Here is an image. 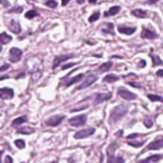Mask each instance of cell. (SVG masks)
<instances>
[{
  "mask_svg": "<svg viewBox=\"0 0 163 163\" xmlns=\"http://www.w3.org/2000/svg\"><path fill=\"white\" fill-rule=\"evenodd\" d=\"M127 107L124 105H121L116 107L112 112L110 116V121L111 123H116L126 115L127 113Z\"/></svg>",
  "mask_w": 163,
  "mask_h": 163,
  "instance_id": "1",
  "label": "cell"
},
{
  "mask_svg": "<svg viewBox=\"0 0 163 163\" xmlns=\"http://www.w3.org/2000/svg\"><path fill=\"white\" fill-rule=\"evenodd\" d=\"M22 51L17 47H12L9 51V61L13 63H16L21 61L22 56Z\"/></svg>",
  "mask_w": 163,
  "mask_h": 163,
  "instance_id": "2",
  "label": "cell"
},
{
  "mask_svg": "<svg viewBox=\"0 0 163 163\" xmlns=\"http://www.w3.org/2000/svg\"><path fill=\"white\" fill-rule=\"evenodd\" d=\"M87 119V115L83 114L71 118L68 121V122L72 126L79 127L81 126H84L86 123Z\"/></svg>",
  "mask_w": 163,
  "mask_h": 163,
  "instance_id": "3",
  "label": "cell"
},
{
  "mask_svg": "<svg viewBox=\"0 0 163 163\" xmlns=\"http://www.w3.org/2000/svg\"><path fill=\"white\" fill-rule=\"evenodd\" d=\"M96 129L94 128H87V129H82L75 133V138L79 140V139H84L85 138H87L93 135L95 132Z\"/></svg>",
  "mask_w": 163,
  "mask_h": 163,
  "instance_id": "4",
  "label": "cell"
},
{
  "mask_svg": "<svg viewBox=\"0 0 163 163\" xmlns=\"http://www.w3.org/2000/svg\"><path fill=\"white\" fill-rule=\"evenodd\" d=\"M98 77L96 76L94 74H90L89 75H88L85 80L77 87L78 90L84 89L89 87L93 84H94L96 80H98Z\"/></svg>",
  "mask_w": 163,
  "mask_h": 163,
  "instance_id": "5",
  "label": "cell"
},
{
  "mask_svg": "<svg viewBox=\"0 0 163 163\" xmlns=\"http://www.w3.org/2000/svg\"><path fill=\"white\" fill-rule=\"evenodd\" d=\"M65 116L62 115H54L49 118L46 121V124L49 126L52 127H56L58 126L59 124H61V122L65 119Z\"/></svg>",
  "mask_w": 163,
  "mask_h": 163,
  "instance_id": "6",
  "label": "cell"
},
{
  "mask_svg": "<svg viewBox=\"0 0 163 163\" xmlns=\"http://www.w3.org/2000/svg\"><path fill=\"white\" fill-rule=\"evenodd\" d=\"M73 57V54H72L56 56L53 61L52 70H54L55 68L58 67L59 66V65H60L61 63H63L65 61L69 60L70 59H71Z\"/></svg>",
  "mask_w": 163,
  "mask_h": 163,
  "instance_id": "7",
  "label": "cell"
},
{
  "mask_svg": "<svg viewBox=\"0 0 163 163\" xmlns=\"http://www.w3.org/2000/svg\"><path fill=\"white\" fill-rule=\"evenodd\" d=\"M140 36L142 39H147L151 40L157 39L159 37V35L156 32L146 27L143 28Z\"/></svg>",
  "mask_w": 163,
  "mask_h": 163,
  "instance_id": "8",
  "label": "cell"
},
{
  "mask_svg": "<svg viewBox=\"0 0 163 163\" xmlns=\"http://www.w3.org/2000/svg\"><path fill=\"white\" fill-rule=\"evenodd\" d=\"M29 73L31 74V79L33 81H38L43 75V68L41 65L35 66L31 70H29Z\"/></svg>",
  "mask_w": 163,
  "mask_h": 163,
  "instance_id": "9",
  "label": "cell"
},
{
  "mask_svg": "<svg viewBox=\"0 0 163 163\" xmlns=\"http://www.w3.org/2000/svg\"><path fill=\"white\" fill-rule=\"evenodd\" d=\"M117 147V144L115 143H111L107 149V154L108 156L107 163H115V152Z\"/></svg>",
  "mask_w": 163,
  "mask_h": 163,
  "instance_id": "10",
  "label": "cell"
},
{
  "mask_svg": "<svg viewBox=\"0 0 163 163\" xmlns=\"http://www.w3.org/2000/svg\"><path fill=\"white\" fill-rule=\"evenodd\" d=\"M117 93L118 96H120L123 99L129 101L134 100L137 98V96L135 94L125 89H121L118 91Z\"/></svg>",
  "mask_w": 163,
  "mask_h": 163,
  "instance_id": "11",
  "label": "cell"
},
{
  "mask_svg": "<svg viewBox=\"0 0 163 163\" xmlns=\"http://www.w3.org/2000/svg\"><path fill=\"white\" fill-rule=\"evenodd\" d=\"M163 148V137H161L159 139L154 140V141L151 142L146 147L147 151L151 150H159Z\"/></svg>",
  "mask_w": 163,
  "mask_h": 163,
  "instance_id": "12",
  "label": "cell"
},
{
  "mask_svg": "<svg viewBox=\"0 0 163 163\" xmlns=\"http://www.w3.org/2000/svg\"><path fill=\"white\" fill-rule=\"evenodd\" d=\"M14 96V92L12 89L8 87L2 88L0 89V98L2 99H10Z\"/></svg>",
  "mask_w": 163,
  "mask_h": 163,
  "instance_id": "13",
  "label": "cell"
},
{
  "mask_svg": "<svg viewBox=\"0 0 163 163\" xmlns=\"http://www.w3.org/2000/svg\"><path fill=\"white\" fill-rule=\"evenodd\" d=\"M8 27L9 30L14 34L18 35L21 32V27L20 24L19 23V22L16 21L13 19L11 20L8 26Z\"/></svg>",
  "mask_w": 163,
  "mask_h": 163,
  "instance_id": "14",
  "label": "cell"
},
{
  "mask_svg": "<svg viewBox=\"0 0 163 163\" xmlns=\"http://www.w3.org/2000/svg\"><path fill=\"white\" fill-rule=\"evenodd\" d=\"M117 29H118V33L127 35V36H130V35H132V34H134L136 32L137 27L118 26L117 27Z\"/></svg>",
  "mask_w": 163,
  "mask_h": 163,
  "instance_id": "15",
  "label": "cell"
},
{
  "mask_svg": "<svg viewBox=\"0 0 163 163\" xmlns=\"http://www.w3.org/2000/svg\"><path fill=\"white\" fill-rule=\"evenodd\" d=\"M112 96L107 93H99L97 94L96 99H94L93 104L94 105H99L101 103H103L105 101H107L111 98Z\"/></svg>",
  "mask_w": 163,
  "mask_h": 163,
  "instance_id": "16",
  "label": "cell"
},
{
  "mask_svg": "<svg viewBox=\"0 0 163 163\" xmlns=\"http://www.w3.org/2000/svg\"><path fill=\"white\" fill-rule=\"evenodd\" d=\"M131 13L135 17L138 19H146L149 18V16L148 12L146 10H143L142 9H135L131 11Z\"/></svg>",
  "mask_w": 163,
  "mask_h": 163,
  "instance_id": "17",
  "label": "cell"
},
{
  "mask_svg": "<svg viewBox=\"0 0 163 163\" xmlns=\"http://www.w3.org/2000/svg\"><path fill=\"white\" fill-rule=\"evenodd\" d=\"M84 77V74L81 73V74H79V75H78L77 76L71 77V78L66 80V81L65 82V85H66V87H70L71 85H73L74 84L79 82L80 80H82V79H83Z\"/></svg>",
  "mask_w": 163,
  "mask_h": 163,
  "instance_id": "18",
  "label": "cell"
},
{
  "mask_svg": "<svg viewBox=\"0 0 163 163\" xmlns=\"http://www.w3.org/2000/svg\"><path fill=\"white\" fill-rule=\"evenodd\" d=\"M113 65V63L112 61H108L100 65L97 69V72L99 73H103L108 71Z\"/></svg>",
  "mask_w": 163,
  "mask_h": 163,
  "instance_id": "19",
  "label": "cell"
},
{
  "mask_svg": "<svg viewBox=\"0 0 163 163\" xmlns=\"http://www.w3.org/2000/svg\"><path fill=\"white\" fill-rule=\"evenodd\" d=\"M121 7L119 6H114L111 7L109 10L108 12H104V16L105 17H111V16H114L115 15H117V13H118V12H120L121 10Z\"/></svg>",
  "mask_w": 163,
  "mask_h": 163,
  "instance_id": "20",
  "label": "cell"
},
{
  "mask_svg": "<svg viewBox=\"0 0 163 163\" xmlns=\"http://www.w3.org/2000/svg\"><path fill=\"white\" fill-rule=\"evenodd\" d=\"M13 38L8 35L7 33L3 32L0 35V42H1V45H7L9 43H10L12 40Z\"/></svg>",
  "mask_w": 163,
  "mask_h": 163,
  "instance_id": "21",
  "label": "cell"
},
{
  "mask_svg": "<svg viewBox=\"0 0 163 163\" xmlns=\"http://www.w3.org/2000/svg\"><path fill=\"white\" fill-rule=\"evenodd\" d=\"M35 132V129L29 126H24L21 128H19L17 130V133H21L23 135H31Z\"/></svg>",
  "mask_w": 163,
  "mask_h": 163,
  "instance_id": "22",
  "label": "cell"
},
{
  "mask_svg": "<svg viewBox=\"0 0 163 163\" xmlns=\"http://www.w3.org/2000/svg\"><path fill=\"white\" fill-rule=\"evenodd\" d=\"M119 80V77L115 74H109V75H106L103 79V82L107 83H114Z\"/></svg>",
  "mask_w": 163,
  "mask_h": 163,
  "instance_id": "23",
  "label": "cell"
},
{
  "mask_svg": "<svg viewBox=\"0 0 163 163\" xmlns=\"http://www.w3.org/2000/svg\"><path fill=\"white\" fill-rule=\"evenodd\" d=\"M101 31L105 33V34H109L111 35H115V33L114 31V25L113 23H107V28H104V29H102Z\"/></svg>",
  "mask_w": 163,
  "mask_h": 163,
  "instance_id": "24",
  "label": "cell"
},
{
  "mask_svg": "<svg viewBox=\"0 0 163 163\" xmlns=\"http://www.w3.org/2000/svg\"><path fill=\"white\" fill-rule=\"evenodd\" d=\"M27 121V118L26 116H22V117H19L16 119L13 120V121L12 123V126L15 127H17L22 124H24L25 122H26Z\"/></svg>",
  "mask_w": 163,
  "mask_h": 163,
  "instance_id": "25",
  "label": "cell"
},
{
  "mask_svg": "<svg viewBox=\"0 0 163 163\" xmlns=\"http://www.w3.org/2000/svg\"><path fill=\"white\" fill-rule=\"evenodd\" d=\"M149 56L152 59L154 66L163 65V61H162V59L160 58V57L159 55H154V54H150Z\"/></svg>",
  "mask_w": 163,
  "mask_h": 163,
  "instance_id": "26",
  "label": "cell"
},
{
  "mask_svg": "<svg viewBox=\"0 0 163 163\" xmlns=\"http://www.w3.org/2000/svg\"><path fill=\"white\" fill-rule=\"evenodd\" d=\"M40 16V14L35 10H30L27 11L24 17L27 19H33V18L38 17Z\"/></svg>",
  "mask_w": 163,
  "mask_h": 163,
  "instance_id": "27",
  "label": "cell"
},
{
  "mask_svg": "<svg viewBox=\"0 0 163 163\" xmlns=\"http://www.w3.org/2000/svg\"><path fill=\"white\" fill-rule=\"evenodd\" d=\"M24 11V8L21 6H16L9 10L7 13H22Z\"/></svg>",
  "mask_w": 163,
  "mask_h": 163,
  "instance_id": "28",
  "label": "cell"
},
{
  "mask_svg": "<svg viewBox=\"0 0 163 163\" xmlns=\"http://www.w3.org/2000/svg\"><path fill=\"white\" fill-rule=\"evenodd\" d=\"M148 98H149L151 101L155 102V101H159L163 103V97L158 96V95H155V94H149L147 95Z\"/></svg>",
  "mask_w": 163,
  "mask_h": 163,
  "instance_id": "29",
  "label": "cell"
},
{
  "mask_svg": "<svg viewBox=\"0 0 163 163\" xmlns=\"http://www.w3.org/2000/svg\"><path fill=\"white\" fill-rule=\"evenodd\" d=\"M99 17H100V12H95L93 15H91V16L89 17V22L91 23L96 22L99 19Z\"/></svg>",
  "mask_w": 163,
  "mask_h": 163,
  "instance_id": "30",
  "label": "cell"
},
{
  "mask_svg": "<svg viewBox=\"0 0 163 163\" xmlns=\"http://www.w3.org/2000/svg\"><path fill=\"white\" fill-rule=\"evenodd\" d=\"M45 5L50 8H55L58 5V3L55 0H48L45 3Z\"/></svg>",
  "mask_w": 163,
  "mask_h": 163,
  "instance_id": "31",
  "label": "cell"
},
{
  "mask_svg": "<svg viewBox=\"0 0 163 163\" xmlns=\"http://www.w3.org/2000/svg\"><path fill=\"white\" fill-rule=\"evenodd\" d=\"M162 155H159V154H156V155H154L152 156L146 158L148 160H149L150 162H157L158 161H159L161 159H162Z\"/></svg>",
  "mask_w": 163,
  "mask_h": 163,
  "instance_id": "32",
  "label": "cell"
},
{
  "mask_svg": "<svg viewBox=\"0 0 163 163\" xmlns=\"http://www.w3.org/2000/svg\"><path fill=\"white\" fill-rule=\"evenodd\" d=\"M15 144L19 149H23L26 146V143L23 140H17L15 141Z\"/></svg>",
  "mask_w": 163,
  "mask_h": 163,
  "instance_id": "33",
  "label": "cell"
},
{
  "mask_svg": "<svg viewBox=\"0 0 163 163\" xmlns=\"http://www.w3.org/2000/svg\"><path fill=\"white\" fill-rule=\"evenodd\" d=\"M146 142V140L145 141H141V142H140V141H129L128 142V144L130 145V146H132L133 147H136V148H138V147H140L142 145H143V144Z\"/></svg>",
  "mask_w": 163,
  "mask_h": 163,
  "instance_id": "34",
  "label": "cell"
},
{
  "mask_svg": "<svg viewBox=\"0 0 163 163\" xmlns=\"http://www.w3.org/2000/svg\"><path fill=\"white\" fill-rule=\"evenodd\" d=\"M143 123H144V125L147 128H151L153 126V122L151 118H146L143 121Z\"/></svg>",
  "mask_w": 163,
  "mask_h": 163,
  "instance_id": "35",
  "label": "cell"
},
{
  "mask_svg": "<svg viewBox=\"0 0 163 163\" xmlns=\"http://www.w3.org/2000/svg\"><path fill=\"white\" fill-rule=\"evenodd\" d=\"M76 65H77V63H68V64H66V65H65L62 66V70H65L66 69H68V68H70L74 66H75Z\"/></svg>",
  "mask_w": 163,
  "mask_h": 163,
  "instance_id": "36",
  "label": "cell"
},
{
  "mask_svg": "<svg viewBox=\"0 0 163 163\" xmlns=\"http://www.w3.org/2000/svg\"><path fill=\"white\" fill-rule=\"evenodd\" d=\"M129 85L133 87H136V88H140L141 87V85L138 83V82H129L127 83Z\"/></svg>",
  "mask_w": 163,
  "mask_h": 163,
  "instance_id": "37",
  "label": "cell"
},
{
  "mask_svg": "<svg viewBox=\"0 0 163 163\" xmlns=\"http://www.w3.org/2000/svg\"><path fill=\"white\" fill-rule=\"evenodd\" d=\"M10 68V65H9V64H5L4 65H3L1 67V70H0V71H1L2 73H3V72L7 71V70H8Z\"/></svg>",
  "mask_w": 163,
  "mask_h": 163,
  "instance_id": "38",
  "label": "cell"
},
{
  "mask_svg": "<svg viewBox=\"0 0 163 163\" xmlns=\"http://www.w3.org/2000/svg\"><path fill=\"white\" fill-rule=\"evenodd\" d=\"M159 1V0H147L145 3L149 5H155L156 3H157Z\"/></svg>",
  "mask_w": 163,
  "mask_h": 163,
  "instance_id": "39",
  "label": "cell"
},
{
  "mask_svg": "<svg viewBox=\"0 0 163 163\" xmlns=\"http://www.w3.org/2000/svg\"><path fill=\"white\" fill-rule=\"evenodd\" d=\"M146 63L145 60H141L139 62V63L138 64V67L140 68H143L146 66Z\"/></svg>",
  "mask_w": 163,
  "mask_h": 163,
  "instance_id": "40",
  "label": "cell"
},
{
  "mask_svg": "<svg viewBox=\"0 0 163 163\" xmlns=\"http://www.w3.org/2000/svg\"><path fill=\"white\" fill-rule=\"evenodd\" d=\"M88 105H85V106H84V107H82L79 108H75V109H73L72 110H71V112H79V111H81V110H84L85 109H86L87 108H88Z\"/></svg>",
  "mask_w": 163,
  "mask_h": 163,
  "instance_id": "41",
  "label": "cell"
},
{
  "mask_svg": "<svg viewBox=\"0 0 163 163\" xmlns=\"http://www.w3.org/2000/svg\"><path fill=\"white\" fill-rule=\"evenodd\" d=\"M12 162H13L12 158L9 156H7L5 158V163H12Z\"/></svg>",
  "mask_w": 163,
  "mask_h": 163,
  "instance_id": "42",
  "label": "cell"
},
{
  "mask_svg": "<svg viewBox=\"0 0 163 163\" xmlns=\"http://www.w3.org/2000/svg\"><path fill=\"white\" fill-rule=\"evenodd\" d=\"M115 162L117 163H124V160L122 157H117V158L115 160Z\"/></svg>",
  "mask_w": 163,
  "mask_h": 163,
  "instance_id": "43",
  "label": "cell"
},
{
  "mask_svg": "<svg viewBox=\"0 0 163 163\" xmlns=\"http://www.w3.org/2000/svg\"><path fill=\"white\" fill-rule=\"evenodd\" d=\"M138 136H139L138 134H137V133H135V134H132V135H130L129 136H128L127 137V138H128V139H134V138L138 137Z\"/></svg>",
  "mask_w": 163,
  "mask_h": 163,
  "instance_id": "44",
  "label": "cell"
},
{
  "mask_svg": "<svg viewBox=\"0 0 163 163\" xmlns=\"http://www.w3.org/2000/svg\"><path fill=\"white\" fill-rule=\"evenodd\" d=\"M156 75L158 77H163V70H159L157 71L156 73Z\"/></svg>",
  "mask_w": 163,
  "mask_h": 163,
  "instance_id": "45",
  "label": "cell"
},
{
  "mask_svg": "<svg viewBox=\"0 0 163 163\" xmlns=\"http://www.w3.org/2000/svg\"><path fill=\"white\" fill-rule=\"evenodd\" d=\"M2 5H3L4 7H8L10 5V3L8 1H7V0H4V1L3 0H2Z\"/></svg>",
  "mask_w": 163,
  "mask_h": 163,
  "instance_id": "46",
  "label": "cell"
},
{
  "mask_svg": "<svg viewBox=\"0 0 163 163\" xmlns=\"http://www.w3.org/2000/svg\"><path fill=\"white\" fill-rule=\"evenodd\" d=\"M115 136H117L118 137H121L123 136V130L118 131L117 132L115 133Z\"/></svg>",
  "mask_w": 163,
  "mask_h": 163,
  "instance_id": "47",
  "label": "cell"
},
{
  "mask_svg": "<svg viewBox=\"0 0 163 163\" xmlns=\"http://www.w3.org/2000/svg\"><path fill=\"white\" fill-rule=\"evenodd\" d=\"M61 1H62V6L65 7L68 4V3L70 2V0H61Z\"/></svg>",
  "mask_w": 163,
  "mask_h": 163,
  "instance_id": "48",
  "label": "cell"
},
{
  "mask_svg": "<svg viewBox=\"0 0 163 163\" xmlns=\"http://www.w3.org/2000/svg\"><path fill=\"white\" fill-rule=\"evenodd\" d=\"M76 2L79 5H82L86 2V0H76Z\"/></svg>",
  "mask_w": 163,
  "mask_h": 163,
  "instance_id": "49",
  "label": "cell"
},
{
  "mask_svg": "<svg viewBox=\"0 0 163 163\" xmlns=\"http://www.w3.org/2000/svg\"><path fill=\"white\" fill-rule=\"evenodd\" d=\"M138 163H150V161L148 160L147 159H144V160H141L138 162Z\"/></svg>",
  "mask_w": 163,
  "mask_h": 163,
  "instance_id": "50",
  "label": "cell"
},
{
  "mask_svg": "<svg viewBox=\"0 0 163 163\" xmlns=\"http://www.w3.org/2000/svg\"><path fill=\"white\" fill-rule=\"evenodd\" d=\"M25 75H26V74H25V73L24 72H22V73H20L19 74V75L17 77V79H19V78H22V77H25Z\"/></svg>",
  "mask_w": 163,
  "mask_h": 163,
  "instance_id": "51",
  "label": "cell"
},
{
  "mask_svg": "<svg viewBox=\"0 0 163 163\" xmlns=\"http://www.w3.org/2000/svg\"><path fill=\"white\" fill-rule=\"evenodd\" d=\"M97 1H98V0H89V3H91V4L95 5V4H96Z\"/></svg>",
  "mask_w": 163,
  "mask_h": 163,
  "instance_id": "52",
  "label": "cell"
},
{
  "mask_svg": "<svg viewBox=\"0 0 163 163\" xmlns=\"http://www.w3.org/2000/svg\"><path fill=\"white\" fill-rule=\"evenodd\" d=\"M50 163H57V162H56V161H53V162H50Z\"/></svg>",
  "mask_w": 163,
  "mask_h": 163,
  "instance_id": "53",
  "label": "cell"
},
{
  "mask_svg": "<svg viewBox=\"0 0 163 163\" xmlns=\"http://www.w3.org/2000/svg\"><path fill=\"white\" fill-rule=\"evenodd\" d=\"M32 1H34V2H35V1H36V0H32Z\"/></svg>",
  "mask_w": 163,
  "mask_h": 163,
  "instance_id": "54",
  "label": "cell"
},
{
  "mask_svg": "<svg viewBox=\"0 0 163 163\" xmlns=\"http://www.w3.org/2000/svg\"><path fill=\"white\" fill-rule=\"evenodd\" d=\"M22 163H24V162H22Z\"/></svg>",
  "mask_w": 163,
  "mask_h": 163,
  "instance_id": "55",
  "label": "cell"
}]
</instances>
